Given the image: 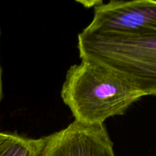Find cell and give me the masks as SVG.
Here are the masks:
<instances>
[{
  "instance_id": "cell-5",
  "label": "cell",
  "mask_w": 156,
  "mask_h": 156,
  "mask_svg": "<svg viewBox=\"0 0 156 156\" xmlns=\"http://www.w3.org/2000/svg\"><path fill=\"white\" fill-rule=\"evenodd\" d=\"M43 137L29 138L17 133L0 132V156H40Z\"/></svg>"
},
{
  "instance_id": "cell-1",
  "label": "cell",
  "mask_w": 156,
  "mask_h": 156,
  "mask_svg": "<svg viewBox=\"0 0 156 156\" xmlns=\"http://www.w3.org/2000/svg\"><path fill=\"white\" fill-rule=\"evenodd\" d=\"M70 66L60 95L74 121L87 126L126 113L143 97L130 84L103 66L86 59Z\"/></svg>"
},
{
  "instance_id": "cell-2",
  "label": "cell",
  "mask_w": 156,
  "mask_h": 156,
  "mask_svg": "<svg viewBox=\"0 0 156 156\" xmlns=\"http://www.w3.org/2000/svg\"><path fill=\"white\" fill-rule=\"evenodd\" d=\"M81 59L103 66L117 74L143 97L156 95V36L121 37L78 35Z\"/></svg>"
},
{
  "instance_id": "cell-3",
  "label": "cell",
  "mask_w": 156,
  "mask_h": 156,
  "mask_svg": "<svg viewBox=\"0 0 156 156\" xmlns=\"http://www.w3.org/2000/svg\"><path fill=\"white\" fill-rule=\"evenodd\" d=\"M83 31L107 37L156 36V1L101 2L94 7L92 21Z\"/></svg>"
},
{
  "instance_id": "cell-4",
  "label": "cell",
  "mask_w": 156,
  "mask_h": 156,
  "mask_svg": "<svg viewBox=\"0 0 156 156\" xmlns=\"http://www.w3.org/2000/svg\"><path fill=\"white\" fill-rule=\"evenodd\" d=\"M40 156H116L105 124L87 126L74 121L43 137Z\"/></svg>"
},
{
  "instance_id": "cell-6",
  "label": "cell",
  "mask_w": 156,
  "mask_h": 156,
  "mask_svg": "<svg viewBox=\"0 0 156 156\" xmlns=\"http://www.w3.org/2000/svg\"><path fill=\"white\" fill-rule=\"evenodd\" d=\"M3 98V86H2V69L0 63V101Z\"/></svg>"
}]
</instances>
